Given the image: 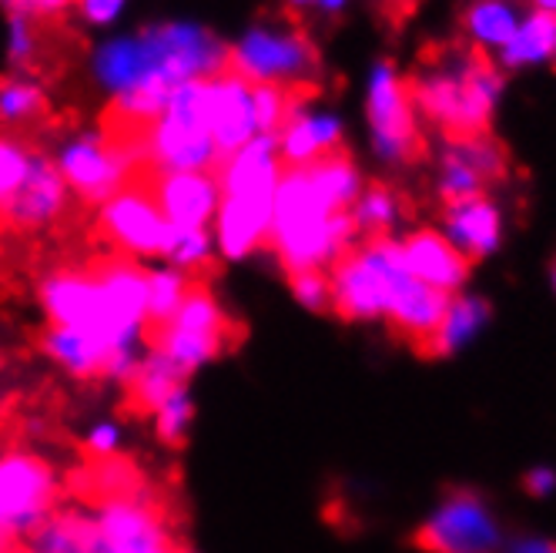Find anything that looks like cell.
Listing matches in <instances>:
<instances>
[{
	"mask_svg": "<svg viewBox=\"0 0 556 553\" xmlns=\"http://www.w3.org/2000/svg\"><path fill=\"white\" fill-rule=\"evenodd\" d=\"M416 114L443 144L493 135V108L503 91L496 58L472 41L429 45L406 77Z\"/></svg>",
	"mask_w": 556,
	"mask_h": 553,
	"instance_id": "cell-1",
	"label": "cell"
},
{
	"mask_svg": "<svg viewBox=\"0 0 556 553\" xmlns=\"http://www.w3.org/2000/svg\"><path fill=\"white\" fill-rule=\"evenodd\" d=\"M278 178H282V158L275 135L252 138L218 168L222 205L215 215V246L222 259L242 262L268 246Z\"/></svg>",
	"mask_w": 556,
	"mask_h": 553,
	"instance_id": "cell-2",
	"label": "cell"
},
{
	"mask_svg": "<svg viewBox=\"0 0 556 553\" xmlns=\"http://www.w3.org/2000/svg\"><path fill=\"white\" fill-rule=\"evenodd\" d=\"M409 279L400 239H366L355 242L332 268V315L342 323L386 319V312Z\"/></svg>",
	"mask_w": 556,
	"mask_h": 553,
	"instance_id": "cell-3",
	"label": "cell"
},
{
	"mask_svg": "<svg viewBox=\"0 0 556 553\" xmlns=\"http://www.w3.org/2000/svg\"><path fill=\"white\" fill-rule=\"evenodd\" d=\"M37 296H41V305L48 312L51 326H67V329H77L91 339H101L117 355L141 352L144 332L128 329L122 319H117V312L108 299V289H104L94 265H88V268L67 265V268L48 272L41 286H37Z\"/></svg>",
	"mask_w": 556,
	"mask_h": 553,
	"instance_id": "cell-4",
	"label": "cell"
},
{
	"mask_svg": "<svg viewBox=\"0 0 556 553\" xmlns=\"http://www.w3.org/2000/svg\"><path fill=\"white\" fill-rule=\"evenodd\" d=\"M238 339H242V326L231 319L218 296L202 279L191 282L185 302L165 326L144 332V342L165 352L185 376L215 363L218 355L238 345Z\"/></svg>",
	"mask_w": 556,
	"mask_h": 553,
	"instance_id": "cell-5",
	"label": "cell"
},
{
	"mask_svg": "<svg viewBox=\"0 0 556 553\" xmlns=\"http://www.w3.org/2000/svg\"><path fill=\"white\" fill-rule=\"evenodd\" d=\"M503 524L490 497L469 483H446L435 506L413 527L406 546L416 553H500Z\"/></svg>",
	"mask_w": 556,
	"mask_h": 553,
	"instance_id": "cell-6",
	"label": "cell"
},
{
	"mask_svg": "<svg viewBox=\"0 0 556 553\" xmlns=\"http://www.w3.org/2000/svg\"><path fill=\"white\" fill-rule=\"evenodd\" d=\"M319 51H315L305 27H255L242 45L228 51V71L245 77L249 85H319Z\"/></svg>",
	"mask_w": 556,
	"mask_h": 553,
	"instance_id": "cell-7",
	"label": "cell"
},
{
	"mask_svg": "<svg viewBox=\"0 0 556 553\" xmlns=\"http://www.w3.org/2000/svg\"><path fill=\"white\" fill-rule=\"evenodd\" d=\"M369 128L372 144L382 162L416 168L429 158V141L422 131V117L416 114L409 81L395 74L392 61H379L369 85Z\"/></svg>",
	"mask_w": 556,
	"mask_h": 553,
	"instance_id": "cell-8",
	"label": "cell"
},
{
	"mask_svg": "<svg viewBox=\"0 0 556 553\" xmlns=\"http://www.w3.org/2000/svg\"><path fill=\"white\" fill-rule=\"evenodd\" d=\"M98 231L125 259H168L178 235L157 209L141 172L98 205Z\"/></svg>",
	"mask_w": 556,
	"mask_h": 553,
	"instance_id": "cell-9",
	"label": "cell"
},
{
	"mask_svg": "<svg viewBox=\"0 0 556 553\" xmlns=\"http://www.w3.org/2000/svg\"><path fill=\"white\" fill-rule=\"evenodd\" d=\"M58 473L30 450H0V530L17 543L58 510Z\"/></svg>",
	"mask_w": 556,
	"mask_h": 553,
	"instance_id": "cell-10",
	"label": "cell"
},
{
	"mask_svg": "<svg viewBox=\"0 0 556 553\" xmlns=\"http://www.w3.org/2000/svg\"><path fill=\"white\" fill-rule=\"evenodd\" d=\"M91 513L104 553H185L168 530L157 500L141 490L101 497Z\"/></svg>",
	"mask_w": 556,
	"mask_h": 553,
	"instance_id": "cell-11",
	"label": "cell"
},
{
	"mask_svg": "<svg viewBox=\"0 0 556 553\" xmlns=\"http://www.w3.org/2000/svg\"><path fill=\"white\" fill-rule=\"evenodd\" d=\"M141 168L144 165L131 151L114 144L101 131L74 138L58 154V172L64 175L71 194H77V199L88 205H104L111 194L122 191Z\"/></svg>",
	"mask_w": 556,
	"mask_h": 553,
	"instance_id": "cell-12",
	"label": "cell"
},
{
	"mask_svg": "<svg viewBox=\"0 0 556 553\" xmlns=\"http://www.w3.org/2000/svg\"><path fill=\"white\" fill-rule=\"evenodd\" d=\"M144 185L151 188L157 209L175 231H208L218 205L222 185L212 172H148L141 168Z\"/></svg>",
	"mask_w": 556,
	"mask_h": 553,
	"instance_id": "cell-13",
	"label": "cell"
},
{
	"mask_svg": "<svg viewBox=\"0 0 556 553\" xmlns=\"http://www.w3.org/2000/svg\"><path fill=\"white\" fill-rule=\"evenodd\" d=\"M71 205V188L64 181V175L58 172V162H51L48 154L34 151L30 158V172L24 178V185L14 191V199L0 209V218L11 228L21 231H37L54 225Z\"/></svg>",
	"mask_w": 556,
	"mask_h": 553,
	"instance_id": "cell-14",
	"label": "cell"
},
{
	"mask_svg": "<svg viewBox=\"0 0 556 553\" xmlns=\"http://www.w3.org/2000/svg\"><path fill=\"white\" fill-rule=\"evenodd\" d=\"M450 302L453 296L450 292H440L426 282H419L416 275L409 272V279L400 286L395 292L389 312H386V329L395 342H403L413 349V355L419 360L422 349L429 345V339L435 336V329L443 326L446 312H450Z\"/></svg>",
	"mask_w": 556,
	"mask_h": 553,
	"instance_id": "cell-15",
	"label": "cell"
},
{
	"mask_svg": "<svg viewBox=\"0 0 556 553\" xmlns=\"http://www.w3.org/2000/svg\"><path fill=\"white\" fill-rule=\"evenodd\" d=\"M400 249H403L406 268L416 275V279L432 289H440V292L459 296L472 275L469 259L440 228H413L406 239H400Z\"/></svg>",
	"mask_w": 556,
	"mask_h": 553,
	"instance_id": "cell-16",
	"label": "cell"
},
{
	"mask_svg": "<svg viewBox=\"0 0 556 553\" xmlns=\"http://www.w3.org/2000/svg\"><path fill=\"white\" fill-rule=\"evenodd\" d=\"M212 138L222 165L252 138H258L252 85L235 71H222L218 77H212Z\"/></svg>",
	"mask_w": 556,
	"mask_h": 553,
	"instance_id": "cell-17",
	"label": "cell"
},
{
	"mask_svg": "<svg viewBox=\"0 0 556 553\" xmlns=\"http://www.w3.org/2000/svg\"><path fill=\"white\" fill-rule=\"evenodd\" d=\"M443 235L469 259V265L490 259L503 242V215L493 199H472L440 209Z\"/></svg>",
	"mask_w": 556,
	"mask_h": 553,
	"instance_id": "cell-18",
	"label": "cell"
},
{
	"mask_svg": "<svg viewBox=\"0 0 556 553\" xmlns=\"http://www.w3.org/2000/svg\"><path fill=\"white\" fill-rule=\"evenodd\" d=\"M21 553H104L91 510L58 506L51 517L21 540Z\"/></svg>",
	"mask_w": 556,
	"mask_h": 553,
	"instance_id": "cell-19",
	"label": "cell"
},
{
	"mask_svg": "<svg viewBox=\"0 0 556 553\" xmlns=\"http://www.w3.org/2000/svg\"><path fill=\"white\" fill-rule=\"evenodd\" d=\"M157 71H162V51H157L154 30L135 37V41H114L98 54V77L117 95L151 81V77L162 81Z\"/></svg>",
	"mask_w": 556,
	"mask_h": 553,
	"instance_id": "cell-20",
	"label": "cell"
},
{
	"mask_svg": "<svg viewBox=\"0 0 556 553\" xmlns=\"http://www.w3.org/2000/svg\"><path fill=\"white\" fill-rule=\"evenodd\" d=\"M490 323H493V302L490 299H483V296H466V292L453 296L443 326L435 329V336L429 339V345L422 349L419 360L422 363L450 360V355H456L463 345H469Z\"/></svg>",
	"mask_w": 556,
	"mask_h": 553,
	"instance_id": "cell-21",
	"label": "cell"
},
{
	"mask_svg": "<svg viewBox=\"0 0 556 553\" xmlns=\"http://www.w3.org/2000/svg\"><path fill=\"white\" fill-rule=\"evenodd\" d=\"M413 215V199L382 178H372L363 185L359 199L352 205V222L359 231V242L366 239H395V225Z\"/></svg>",
	"mask_w": 556,
	"mask_h": 553,
	"instance_id": "cell-22",
	"label": "cell"
},
{
	"mask_svg": "<svg viewBox=\"0 0 556 553\" xmlns=\"http://www.w3.org/2000/svg\"><path fill=\"white\" fill-rule=\"evenodd\" d=\"M336 148H342V125L329 114L302 111L278 131V158H282V168L312 165Z\"/></svg>",
	"mask_w": 556,
	"mask_h": 553,
	"instance_id": "cell-23",
	"label": "cell"
},
{
	"mask_svg": "<svg viewBox=\"0 0 556 553\" xmlns=\"http://www.w3.org/2000/svg\"><path fill=\"white\" fill-rule=\"evenodd\" d=\"M188 382V376L168 360L165 352H157L154 345H148L144 349V355H141V363H138V369H135V376L128 379V400H131V406L138 410V413H144V416H151L157 406H162L172 392L178 389V386H185Z\"/></svg>",
	"mask_w": 556,
	"mask_h": 553,
	"instance_id": "cell-24",
	"label": "cell"
},
{
	"mask_svg": "<svg viewBox=\"0 0 556 553\" xmlns=\"http://www.w3.org/2000/svg\"><path fill=\"white\" fill-rule=\"evenodd\" d=\"M459 27L466 37H472V45L506 48L520 30V21L506 0H472L459 11Z\"/></svg>",
	"mask_w": 556,
	"mask_h": 553,
	"instance_id": "cell-25",
	"label": "cell"
},
{
	"mask_svg": "<svg viewBox=\"0 0 556 553\" xmlns=\"http://www.w3.org/2000/svg\"><path fill=\"white\" fill-rule=\"evenodd\" d=\"M48 117V98L27 77H0V128L27 131Z\"/></svg>",
	"mask_w": 556,
	"mask_h": 553,
	"instance_id": "cell-26",
	"label": "cell"
},
{
	"mask_svg": "<svg viewBox=\"0 0 556 553\" xmlns=\"http://www.w3.org/2000/svg\"><path fill=\"white\" fill-rule=\"evenodd\" d=\"M556 54V14L549 11H536L530 14L527 24H520L513 41L503 48L500 61L506 67H520V64H533Z\"/></svg>",
	"mask_w": 556,
	"mask_h": 553,
	"instance_id": "cell-27",
	"label": "cell"
},
{
	"mask_svg": "<svg viewBox=\"0 0 556 553\" xmlns=\"http://www.w3.org/2000/svg\"><path fill=\"white\" fill-rule=\"evenodd\" d=\"M191 282H194V275H188L175 265L148 268V329H157L172 319L178 305L185 302Z\"/></svg>",
	"mask_w": 556,
	"mask_h": 553,
	"instance_id": "cell-28",
	"label": "cell"
},
{
	"mask_svg": "<svg viewBox=\"0 0 556 553\" xmlns=\"http://www.w3.org/2000/svg\"><path fill=\"white\" fill-rule=\"evenodd\" d=\"M446 148L453 154H459L463 162L486 181L490 191L496 185H506L509 175H513V154L496 135H483V138H472V141H456V144H446Z\"/></svg>",
	"mask_w": 556,
	"mask_h": 553,
	"instance_id": "cell-29",
	"label": "cell"
},
{
	"mask_svg": "<svg viewBox=\"0 0 556 553\" xmlns=\"http://www.w3.org/2000/svg\"><path fill=\"white\" fill-rule=\"evenodd\" d=\"M151 419H154L157 440L168 443V447H181L188 440V429H191V419H194V400H191L188 382L178 386L172 397L151 413Z\"/></svg>",
	"mask_w": 556,
	"mask_h": 553,
	"instance_id": "cell-30",
	"label": "cell"
},
{
	"mask_svg": "<svg viewBox=\"0 0 556 553\" xmlns=\"http://www.w3.org/2000/svg\"><path fill=\"white\" fill-rule=\"evenodd\" d=\"M30 158H34V151L17 135L0 138V209H4L14 199V191L24 185V178L30 172Z\"/></svg>",
	"mask_w": 556,
	"mask_h": 553,
	"instance_id": "cell-31",
	"label": "cell"
},
{
	"mask_svg": "<svg viewBox=\"0 0 556 553\" xmlns=\"http://www.w3.org/2000/svg\"><path fill=\"white\" fill-rule=\"evenodd\" d=\"M212 252H215L212 231H178L175 235V246L168 252V265L194 275V272H202L212 262Z\"/></svg>",
	"mask_w": 556,
	"mask_h": 553,
	"instance_id": "cell-32",
	"label": "cell"
},
{
	"mask_svg": "<svg viewBox=\"0 0 556 553\" xmlns=\"http://www.w3.org/2000/svg\"><path fill=\"white\" fill-rule=\"evenodd\" d=\"M289 289H292V296H295L308 312H332L329 272H323V268L295 272V275H289Z\"/></svg>",
	"mask_w": 556,
	"mask_h": 553,
	"instance_id": "cell-33",
	"label": "cell"
},
{
	"mask_svg": "<svg viewBox=\"0 0 556 553\" xmlns=\"http://www.w3.org/2000/svg\"><path fill=\"white\" fill-rule=\"evenodd\" d=\"M122 447H125V432H122V426L111 423V419L91 426L88 437H85V450L94 460H111V456H117V450H122Z\"/></svg>",
	"mask_w": 556,
	"mask_h": 553,
	"instance_id": "cell-34",
	"label": "cell"
},
{
	"mask_svg": "<svg viewBox=\"0 0 556 553\" xmlns=\"http://www.w3.org/2000/svg\"><path fill=\"white\" fill-rule=\"evenodd\" d=\"M520 487H523L530 497L543 500V497H549V493L556 490V469H549V466L527 469V473H523V480H520Z\"/></svg>",
	"mask_w": 556,
	"mask_h": 553,
	"instance_id": "cell-35",
	"label": "cell"
},
{
	"mask_svg": "<svg viewBox=\"0 0 556 553\" xmlns=\"http://www.w3.org/2000/svg\"><path fill=\"white\" fill-rule=\"evenodd\" d=\"M77 4H81V14L91 24H108L117 17V11L125 8V0H77Z\"/></svg>",
	"mask_w": 556,
	"mask_h": 553,
	"instance_id": "cell-36",
	"label": "cell"
},
{
	"mask_svg": "<svg viewBox=\"0 0 556 553\" xmlns=\"http://www.w3.org/2000/svg\"><path fill=\"white\" fill-rule=\"evenodd\" d=\"M500 553H556V540L553 537H516V540L503 543Z\"/></svg>",
	"mask_w": 556,
	"mask_h": 553,
	"instance_id": "cell-37",
	"label": "cell"
},
{
	"mask_svg": "<svg viewBox=\"0 0 556 553\" xmlns=\"http://www.w3.org/2000/svg\"><path fill=\"white\" fill-rule=\"evenodd\" d=\"M382 4V14H386V21L395 27V24H403L413 11H416V4L419 0H379Z\"/></svg>",
	"mask_w": 556,
	"mask_h": 553,
	"instance_id": "cell-38",
	"label": "cell"
},
{
	"mask_svg": "<svg viewBox=\"0 0 556 553\" xmlns=\"http://www.w3.org/2000/svg\"><path fill=\"white\" fill-rule=\"evenodd\" d=\"M67 4H74V0H24V8H27V17H54L61 14Z\"/></svg>",
	"mask_w": 556,
	"mask_h": 553,
	"instance_id": "cell-39",
	"label": "cell"
},
{
	"mask_svg": "<svg viewBox=\"0 0 556 553\" xmlns=\"http://www.w3.org/2000/svg\"><path fill=\"white\" fill-rule=\"evenodd\" d=\"M17 550H21V543L14 537H8L4 530H0V553H17Z\"/></svg>",
	"mask_w": 556,
	"mask_h": 553,
	"instance_id": "cell-40",
	"label": "cell"
},
{
	"mask_svg": "<svg viewBox=\"0 0 556 553\" xmlns=\"http://www.w3.org/2000/svg\"><path fill=\"white\" fill-rule=\"evenodd\" d=\"M536 8H540V11H549V14H556V0H536Z\"/></svg>",
	"mask_w": 556,
	"mask_h": 553,
	"instance_id": "cell-41",
	"label": "cell"
},
{
	"mask_svg": "<svg viewBox=\"0 0 556 553\" xmlns=\"http://www.w3.org/2000/svg\"><path fill=\"white\" fill-rule=\"evenodd\" d=\"M292 4H299V8H312V4L323 8V0H292Z\"/></svg>",
	"mask_w": 556,
	"mask_h": 553,
	"instance_id": "cell-42",
	"label": "cell"
},
{
	"mask_svg": "<svg viewBox=\"0 0 556 553\" xmlns=\"http://www.w3.org/2000/svg\"><path fill=\"white\" fill-rule=\"evenodd\" d=\"M549 279H553V289H556V255H553V268H549Z\"/></svg>",
	"mask_w": 556,
	"mask_h": 553,
	"instance_id": "cell-43",
	"label": "cell"
},
{
	"mask_svg": "<svg viewBox=\"0 0 556 553\" xmlns=\"http://www.w3.org/2000/svg\"><path fill=\"white\" fill-rule=\"evenodd\" d=\"M17 553H21V550H17Z\"/></svg>",
	"mask_w": 556,
	"mask_h": 553,
	"instance_id": "cell-44",
	"label": "cell"
}]
</instances>
